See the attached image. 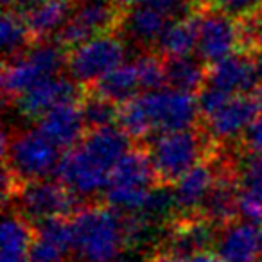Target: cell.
Listing matches in <instances>:
<instances>
[{
	"instance_id": "obj_17",
	"label": "cell",
	"mask_w": 262,
	"mask_h": 262,
	"mask_svg": "<svg viewBox=\"0 0 262 262\" xmlns=\"http://www.w3.org/2000/svg\"><path fill=\"white\" fill-rule=\"evenodd\" d=\"M36 127L49 142L54 144L58 149L67 151L74 149L86 135L84 133L86 124H84L79 102H67V104L56 106L38 120Z\"/></svg>"
},
{
	"instance_id": "obj_21",
	"label": "cell",
	"mask_w": 262,
	"mask_h": 262,
	"mask_svg": "<svg viewBox=\"0 0 262 262\" xmlns=\"http://www.w3.org/2000/svg\"><path fill=\"white\" fill-rule=\"evenodd\" d=\"M0 239H2L0 262H31L34 228L18 212H6Z\"/></svg>"
},
{
	"instance_id": "obj_4",
	"label": "cell",
	"mask_w": 262,
	"mask_h": 262,
	"mask_svg": "<svg viewBox=\"0 0 262 262\" xmlns=\"http://www.w3.org/2000/svg\"><path fill=\"white\" fill-rule=\"evenodd\" d=\"M217 144L201 127L172 131L153 137L147 146L151 164L157 172L158 185H174L196 165L215 155Z\"/></svg>"
},
{
	"instance_id": "obj_29",
	"label": "cell",
	"mask_w": 262,
	"mask_h": 262,
	"mask_svg": "<svg viewBox=\"0 0 262 262\" xmlns=\"http://www.w3.org/2000/svg\"><path fill=\"white\" fill-rule=\"evenodd\" d=\"M207 11H217L237 22H248L262 13V0H205Z\"/></svg>"
},
{
	"instance_id": "obj_26",
	"label": "cell",
	"mask_w": 262,
	"mask_h": 262,
	"mask_svg": "<svg viewBox=\"0 0 262 262\" xmlns=\"http://www.w3.org/2000/svg\"><path fill=\"white\" fill-rule=\"evenodd\" d=\"M79 106L88 131L113 127L115 122H119V117H120L119 104L94 94L92 90H84V95L79 101Z\"/></svg>"
},
{
	"instance_id": "obj_12",
	"label": "cell",
	"mask_w": 262,
	"mask_h": 262,
	"mask_svg": "<svg viewBox=\"0 0 262 262\" xmlns=\"http://www.w3.org/2000/svg\"><path fill=\"white\" fill-rule=\"evenodd\" d=\"M84 95V88L74 79L63 76H54L38 83L26 94L13 101L18 115L29 120H40L45 113L67 102H79Z\"/></svg>"
},
{
	"instance_id": "obj_34",
	"label": "cell",
	"mask_w": 262,
	"mask_h": 262,
	"mask_svg": "<svg viewBox=\"0 0 262 262\" xmlns=\"http://www.w3.org/2000/svg\"><path fill=\"white\" fill-rule=\"evenodd\" d=\"M58 2H70V0H58Z\"/></svg>"
},
{
	"instance_id": "obj_20",
	"label": "cell",
	"mask_w": 262,
	"mask_h": 262,
	"mask_svg": "<svg viewBox=\"0 0 262 262\" xmlns=\"http://www.w3.org/2000/svg\"><path fill=\"white\" fill-rule=\"evenodd\" d=\"M239 185V214L262 226V157L244 155L235 162Z\"/></svg>"
},
{
	"instance_id": "obj_8",
	"label": "cell",
	"mask_w": 262,
	"mask_h": 262,
	"mask_svg": "<svg viewBox=\"0 0 262 262\" xmlns=\"http://www.w3.org/2000/svg\"><path fill=\"white\" fill-rule=\"evenodd\" d=\"M13 210L18 212L33 226L49 219L76 215L84 207L83 201L74 196L61 182L38 180V182L22 183L13 196Z\"/></svg>"
},
{
	"instance_id": "obj_35",
	"label": "cell",
	"mask_w": 262,
	"mask_h": 262,
	"mask_svg": "<svg viewBox=\"0 0 262 262\" xmlns=\"http://www.w3.org/2000/svg\"><path fill=\"white\" fill-rule=\"evenodd\" d=\"M260 262H262V260H260Z\"/></svg>"
},
{
	"instance_id": "obj_6",
	"label": "cell",
	"mask_w": 262,
	"mask_h": 262,
	"mask_svg": "<svg viewBox=\"0 0 262 262\" xmlns=\"http://www.w3.org/2000/svg\"><path fill=\"white\" fill-rule=\"evenodd\" d=\"M158 185L157 172L151 164L147 147H133L113 169L106 205L119 214H139L146 205L149 192Z\"/></svg>"
},
{
	"instance_id": "obj_15",
	"label": "cell",
	"mask_w": 262,
	"mask_h": 262,
	"mask_svg": "<svg viewBox=\"0 0 262 262\" xmlns=\"http://www.w3.org/2000/svg\"><path fill=\"white\" fill-rule=\"evenodd\" d=\"M226 95H251L258 88V74L255 56L248 52L226 58L217 65L208 67L207 84Z\"/></svg>"
},
{
	"instance_id": "obj_18",
	"label": "cell",
	"mask_w": 262,
	"mask_h": 262,
	"mask_svg": "<svg viewBox=\"0 0 262 262\" xmlns=\"http://www.w3.org/2000/svg\"><path fill=\"white\" fill-rule=\"evenodd\" d=\"M70 253H74L72 221L58 217L34 226L31 262H65Z\"/></svg>"
},
{
	"instance_id": "obj_27",
	"label": "cell",
	"mask_w": 262,
	"mask_h": 262,
	"mask_svg": "<svg viewBox=\"0 0 262 262\" xmlns=\"http://www.w3.org/2000/svg\"><path fill=\"white\" fill-rule=\"evenodd\" d=\"M0 36H2V49H4L6 59L22 54L34 43L33 34L27 27L26 20L15 11L4 13L2 26H0Z\"/></svg>"
},
{
	"instance_id": "obj_25",
	"label": "cell",
	"mask_w": 262,
	"mask_h": 262,
	"mask_svg": "<svg viewBox=\"0 0 262 262\" xmlns=\"http://www.w3.org/2000/svg\"><path fill=\"white\" fill-rule=\"evenodd\" d=\"M88 90L115 102V104L122 106L126 102H129L131 99H135L137 95H140L139 90H142V88H140L135 65L133 63H124L119 69H115L108 76L102 77L92 88H88Z\"/></svg>"
},
{
	"instance_id": "obj_10",
	"label": "cell",
	"mask_w": 262,
	"mask_h": 262,
	"mask_svg": "<svg viewBox=\"0 0 262 262\" xmlns=\"http://www.w3.org/2000/svg\"><path fill=\"white\" fill-rule=\"evenodd\" d=\"M122 9L115 0H97V2H79L72 9L69 22L56 34V41L65 49L79 47L92 38L106 33H117Z\"/></svg>"
},
{
	"instance_id": "obj_1",
	"label": "cell",
	"mask_w": 262,
	"mask_h": 262,
	"mask_svg": "<svg viewBox=\"0 0 262 262\" xmlns=\"http://www.w3.org/2000/svg\"><path fill=\"white\" fill-rule=\"evenodd\" d=\"M131 139L122 127L86 131L84 139L61 157L56 174L81 201L108 189L113 169L126 157Z\"/></svg>"
},
{
	"instance_id": "obj_14",
	"label": "cell",
	"mask_w": 262,
	"mask_h": 262,
	"mask_svg": "<svg viewBox=\"0 0 262 262\" xmlns=\"http://www.w3.org/2000/svg\"><path fill=\"white\" fill-rule=\"evenodd\" d=\"M214 248L221 262H260L262 226L235 219L219 228Z\"/></svg>"
},
{
	"instance_id": "obj_13",
	"label": "cell",
	"mask_w": 262,
	"mask_h": 262,
	"mask_svg": "<svg viewBox=\"0 0 262 262\" xmlns=\"http://www.w3.org/2000/svg\"><path fill=\"white\" fill-rule=\"evenodd\" d=\"M258 113H262V110L253 94L232 95L221 108L205 119L203 129L215 144L230 142L243 137L246 127L253 122Z\"/></svg>"
},
{
	"instance_id": "obj_31",
	"label": "cell",
	"mask_w": 262,
	"mask_h": 262,
	"mask_svg": "<svg viewBox=\"0 0 262 262\" xmlns=\"http://www.w3.org/2000/svg\"><path fill=\"white\" fill-rule=\"evenodd\" d=\"M255 63H257V74H258V88L255 90V99L258 101L260 104V110H262V54H257L255 56Z\"/></svg>"
},
{
	"instance_id": "obj_30",
	"label": "cell",
	"mask_w": 262,
	"mask_h": 262,
	"mask_svg": "<svg viewBox=\"0 0 262 262\" xmlns=\"http://www.w3.org/2000/svg\"><path fill=\"white\" fill-rule=\"evenodd\" d=\"M241 144H243L246 155L262 157V113H258L253 122L246 127V131L241 137Z\"/></svg>"
},
{
	"instance_id": "obj_9",
	"label": "cell",
	"mask_w": 262,
	"mask_h": 262,
	"mask_svg": "<svg viewBox=\"0 0 262 262\" xmlns=\"http://www.w3.org/2000/svg\"><path fill=\"white\" fill-rule=\"evenodd\" d=\"M126 41L119 33H106L92 38L90 41L72 49L67 54V70L84 90L124 65Z\"/></svg>"
},
{
	"instance_id": "obj_2",
	"label": "cell",
	"mask_w": 262,
	"mask_h": 262,
	"mask_svg": "<svg viewBox=\"0 0 262 262\" xmlns=\"http://www.w3.org/2000/svg\"><path fill=\"white\" fill-rule=\"evenodd\" d=\"M200 115L198 99L185 92L162 88L155 92H144L120 106L119 126L129 139L142 140L153 135H164L172 131H183L196 127Z\"/></svg>"
},
{
	"instance_id": "obj_7",
	"label": "cell",
	"mask_w": 262,
	"mask_h": 262,
	"mask_svg": "<svg viewBox=\"0 0 262 262\" xmlns=\"http://www.w3.org/2000/svg\"><path fill=\"white\" fill-rule=\"evenodd\" d=\"M2 158L4 169H8L20 183L47 180V176L58 172L59 158L58 147L51 144L38 127L20 129L2 135Z\"/></svg>"
},
{
	"instance_id": "obj_16",
	"label": "cell",
	"mask_w": 262,
	"mask_h": 262,
	"mask_svg": "<svg viewBox=\"0 0 262 262\" xmlns=\"http://www.w3.org/2000/svg\"><path fill=\"white\" fill-rule=\"evenodd\" d=\"M215 155L212 158H208L207 162H203V164L196 165L192 171L182 176L172 185L176 208H178V219H190L201 215L205 200L210 194L219 174Z\"/></svg>"
},
{
	"instance_id": "obj_3",
	"label": "cell",
	"mask_w": 262,
	"mask_h": 262,
	"mask_svg": "<svg viewBox=\"0 0 262 262\" xmlns=\"http://www.w3.org/2000/svg\"><path fill=\"white\" fill-rule=\"evenodd\" d=\"M76 262H119L127 248L122 214L101 205H84L72 219Z\"/></svg>"
},
{
	"instance_id": "obj_32",
	"label": "cell",
	"mask_w": 262,
	"mask_h": 262,
	"mask_svg": "<svg viewBox=\"0 0 262 262\" xmlns=\"http://www.w3.org/2000/svg\"><path fill=\"white\" fill-rule=\"evenodd\" d=\"M151 262H190L189 257H176V255H169V253H164V251H160V253H155V257L151 258Z\"/></svg>"
},
{
	"instance_id": "obj_11",
	"label": "cell",
	"mask_w": 262,
	"mask_h": 262,
	"mask_svg": "<svg viewBox=\"0 0 262 262\" xmlns=\"http://www.w3.org/2000/svg\"><path fill=\"white\" fill-rule=\"evenodd\" d=\"M196 51L198 58L208 67L217 65L237 52H246L243 24L223 13L203 11L200 15Z\"/></svg>"
},
{
	"instance_id": "obj_28",
	"label": "cell",
	"mask_w": 262,
	"mask_h": 262,
	"mask_svg": "<svg viewBox=\"0 0 262 262\" xmlns=\"http://www.w3.org/2000/svg\"><path fill=\"white\" fill-rule=\"evenodd\" d=\"M140 88L146 92L162 90L165 84V59L157 52H144L133 61Z\"/></svg>"
},
{
	"instance_id": "obj_19",
	"label": "cell",
	"mask_w": 262,
	"mask_h": 262,
	"mask_svg": "<svg viewBox=\"0 0 262 262\" xmlns=\"http://www.w3.org/2000/svg\"><path fill=\"white\" fill-rule=\"evenodd\" d=\"M169 24L167 16L153 8H131L122 11L117 33L135 47L151 49L158 45Z\"/></svg>"
},
{
	"instance_id": "obj_22",
	"label": "cell",
	"mask_w": 262,
	"mask_h": 262,
	"mask_svg": "<svg viewBox=\"0 0 262 262\" xmlns=\"http://www.w3.org/2000/svg\"><path fill=\"white\" fill-rule=\"evenodd\" d=\"M200 15L187 16L169 24L155 49L157 54H160L164 59L192 56V52L198 49V38H200Z\"/></svg>"
},
{
	"instance_id": "obj_23",
	"label": "cell",
	"mask_w": 262,
	"mask_h": 262,
	"mask_svg": "<svg viewBox=\"0 0 262 262\" xmlns=\"http://www.w3.org/2000/svg\"><path fill=\"white\" fill-rule=\"evenodd\" d=\"M72 9H70V2H58V0H43L31 9L26 15H20L26 20L27 27H29L31 34H33L34 41H45L49 36L58 34L63 29L67 22H69Z\"/></svg>"
},
{
	"instance_id": "obj_24",
	"label": "cell",
	"mask_w": 262,
	"mask_h": 262,
	"mask_svg": "<svg viewBox=\"0 0 262 262\" xmlns=\"http://www.w3.org/2000/svg\"><path fill=\"white\" fill-rule=\"evenodd\" d=\"M208 69L198 56L165 59V84L185 94H200L207 84Z\"/></svg>"
},
{
	"instance_id": "obj_33",
	"label": "cell",
	"mask_w": 262,
	"mask_h": 262,
	"mask_svg": "<svg viewBox=\"0 0 262 262\" xmlns=\"http://www.w3.org/2000/svg\"><path fill=\"white\" fill-rule=\"evenodd\" d=\"M77 2H97V0H77Z\"/></svg>"
},
{
	"instance_id": "obj_5",
	"label": "cell",
	"mask_w": 262,
	"mask_h": 262,
	"mask_svg": "<svg viewBox=\"0 0 262 262\" xmlns=\"http://www.w3.org/2000/svg\"><path fill=\"white\" fill-rule=\"evenodd\" d=\"M67 51L58 41H34L27 51L4 61L2 90L6 101H15L27 90L67 69Z\"/></svg>"
}]
</instances>
